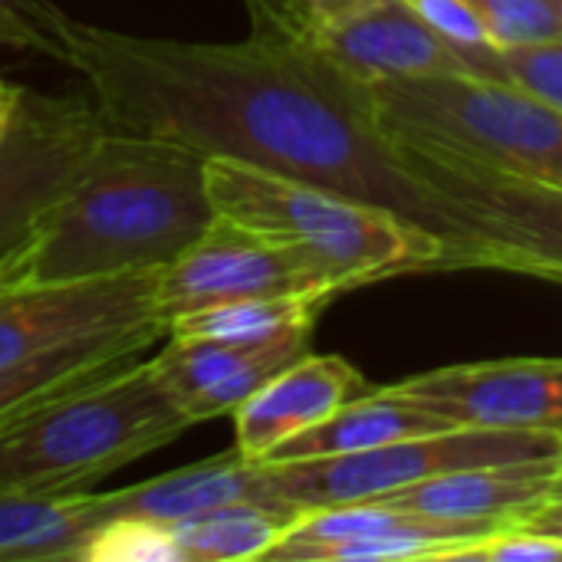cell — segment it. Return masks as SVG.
Instances as JSON below:
<instances>
[{"instance_id": "obj_1", "label": "cell", "mask_w": 562, "mask_h": 562, "mask_svg": "<svg viewBox=\"0 0 562 562\" xmlns=\"http://www.w3.org/2000/svg\"><path fill=\"white\" fill-rule=\"evenodd\" d=\"M66 66L86 79L109 132L178 142L375 204L448 240L461 270H501L474 221L375 125L362 86L280 26L250 23L237 43H188L72 20Z\"/></svg>"}, {"instance_id": "obj_2", "label": "cell", "mask_w": 562, "mask_h": 562, "mask_svg": "<svg viewBox=\"0 0 562 562\" xmlns=\"http://www.w3.org/2000/svg\"><path fill=\"white\" fill-rule=\"evenodd\" d=\"M207 155L109 132L82 175L0 254V290L158 270L211 224Z\"/></svg>"}, {"instance_id": "obj_3", "label": "cell", "mask_w": 562, "mask_h": 562, "mask_svg": "<svg viewBox=\"0 0 562 562\" xmlns=\"http://www.w3.org/2000/svg\"><path fill=\"white\" fill-rule=\"evenodd\" d=\"M204 184L217 217L310 254L346 290L395 273L461 270L438 234L306 181L234 158H207Z\"/></svg>"}, {"instance_id": "obj_4", "label": "cell", "mask_w": 562, "mask_h": 562, "mask_svg": "<svg viewBox=\"0 0 562 562\" xmlns=\"http://www.w3.org/2000/svg\"><path fill=\"white\" fill-rule=\"evenodd\" d=\"M375 125L395 145L562 184V112L517 86L471 72L359 82Z\"/></svg>"}, {"instance_id": "obj_5", "label": "cell", "mask_w": 562, "mask_h": 562, "mask_svg": "<svg viewBox=\"0 0 562 562\" xmlns=\"http://www.w3.org/2000/svg\"><path fill=\"white\" fill-rule=\"evenodd\" d=\"M191 428L151 362L72 392L0 435V494L82 491Z\"/></svg>"}, {"instance_id": "obj_6", "label": "cell", "mask_w": 562, "mask_h": 562, "mask_svg": "<svg viewBox=\"0 0 562 562\" xmlns=\"http://www.w3.org/2000/svg\"><path fill=\"white\" fill-rule=\"evenodd\" d=\"M562 458V435L557 431H510V428H471L458 425L435 435L392 441L369 451L303 458V461H260L263 474L280 501L300 517L306 510L375 501L392 491L491 464H520Z\"/></svg>"}, {"instance_id": "obj_7", "label": "cell", "mask_w": 562, "mask_h": 562, "mask_svg": "<svg viewBox=\"0 0 562 562\" xmlns=\"http://www.w3.org/2000/svg\"><path fill=\"white\" fill-rule=\"evenodd\" d=\"M346 286L310 254L214 217V224L171 263L158 267L155 316L171 323L178 316L293 293H342Z\"/></svg>"}, {"instance_id": "obj_8", "label": "cell", "mask_w": 562, "mask_h": 562, "mask_svg": "<svg viewBox=\"0 0 562 562\" xmlns=\"http://www.w3.org/2000/svg\"><path fill=\"white\" fill-rule=\"evenodd\" d=\"M109 135L86 95H49L23 89L0 132V254L82 175Z\"/></svg>"}, {"instance_id": "obj_9", "label": "cell", "mask_w": 562, "mask_h": 562, "mask_svg": "<svg viewBox=\"0 0 562 562\" xmlns=\"http://www.w3.org/2000/svg\"><path fill=\"white\" fill-rule=\"evenodd\" d=\"M395 148L422 181L474 221L494 244L501 270L562 280V184L527 181L412 145Z\"/></svg>"}, {"instance_id": "obj_10", "label": "cell", "mask_w": 562, "mask_h": 562, "mask_svg": "<svg viewBox=\"0 0 562 562\" xmlns=\"http://www.w3.org/2000/svg\"><path fill=\"white\" fill-rule=\"evenodd\" d=\"M244 3L250 23L293 33L352 82L468 72L461 49L445 43L405 0H369L329 16H296L270 0Z\"/></svg>"}, {"instance_id": "obj_11", "label": "cell", "mask_w": 562, "mask_h": 562, "mask_svg": "<svg viewBox=\"0 0 562 562\" xmlns=\"http://www.w3.org/2000/svg\"><path fill=\"white\" fill-rule=\"evenodd\" d=\"M158 270L0 290V366L155 316Z\"/></svg>"}, {"instance_id": "obj_12", "label": "cell", "mask_w": 562, "mask_h": 562, "mask_svg": "<svg viewBox=\"0 0 562 562\" xmlns=\"http://www.w3.org/2000/svg\"><path fill=\"white\" fill-rule=\"evenodd\" d=\"M454 425L562 435V359H501L422 372L389 385Z\"/></svg>"}, {"instance_id": "obj_13", "label": "cell", "mask_w": 562, "mask_h": 562, "mask_svg": "<svg viewBox=\"0 0 562 562\" xmlns=\"http://www.w3.org/2000/svg\"><path fill=\"white\" fill-rule=\"evenodd\" d=\"M313 329L290 333L270 342H217V339H175L158 356H148L151 372L191 422L234 415L257 389L280 369L310 352Z\"/></svg>"}, {"instance_id": "obj_14", "label": "cell", "mask_w": 562, "mask_h": 562, "mask_svg": "<svg viewBox=\"0 0 562 562\" xmlns=\"http://www.w3.org/2000/svg\"><path fill=\"white\" fill-rule=\"evenodd\" d=\"M161 339H168V323L145 319L0 366V435L66 395L132 369Z\"/></svg>"}, {"instance_id": "obj_15", "label": "cell", "mask_w": 562, "mask_h": 562, "mask_svg": "<svg viewBox=\"0 0 562 562\" xmlns=\"http://www.w3.org/2000/svg\"><path fill=\"white\" fill-rule=\"evenodd\" d=\"M366 392L362 372L342 356H300L257 389L237 412V451L247 461H267L280 445L336 415Z\"/></svg>"}, {"instance_id": "obj_16", "label": "cell", "mask_w": 562, "mask_h": 562, "mask_svg": "<svg viewBox=\"0 0 562 562\" xmlns=\"http://www.w3.org/2000/svg\"><path fill=\"white\" fill-rule=\"evenodd\" d=\"M89 504L99 517L105 520H151V524H171L181 517H194L214 507L227 504H263L283 514L300 517L286 501H280L263 474L260 461H247L237 448L231 454L207 458L201 464L161 474L155 481L122 487V491H105V494H89Z\"/></svg>"}, {"instance_id": "obj_17", "label": "cell", "mask_w": 562, "mask_h": 562, "mask_svg": "<svg viewBox=\"0 0 562 562\" xmlns=\"http://www.w3.org/2000/svg\"><path fill=\"white\" fill-rule=\"evenodd\" d=\"M560 471L562 458L464 468L392 491L375 501L431 520H484L507 527L533 507H540L543 501H550Z\"/></svg>"}, {"instance_id": "obj_18", "label": "cell", "mask_w": 562, "mask_h": 562, "mask_svg": "<svg viewBox=\"0 0 562 562\" xmlns=\"http://www.w3.org/2000/svg\"><path fill=\"white\" fill-rule=\"evenodd\" d=\"M448 428H458V425L415 398L395 395L389 389H366L362 395L349 398L326 422H319L310 431L280 445L267 461L352 454V451H369V448H382L392 441L435 435V431H448Z\"/></svg>"}, {"instance_id": "obj_19", "label": "cell", "mask_w": 562, "mask_h": 562, "mask_svg": "<svg viewBox=\"0 0 562 562\" xmlns=\"http://www.w3.org/2000/svg\"><path fill=\"white\" fill-rule=\"evenodd\" d=\"M95 527L89 491L0 494V562H76Z\"/></svg>"}, {"instance_id": "obj_20", "label": "cell", "mask_w": 562, "mask_h": 562, "mask_svg": "<svg viewBox=\"0 0 562 562\" xmlns=\"http://www.w3.org/2000/svg\"><path fill=\"white\" fill-rule=\"evenodd\" d=\"M296 524L293 514L263 504H227L165 524L175 562L263 560V553Z\"/></svg>"}, {"instance_id": "obj_21", "label": "cell", "mask_w": 562, "mask_h": 562, "mask_svg": "<svg viewBox=\"0 0 562 562\" xmlns=\"http://www.w3.org/2000/svg\"><path fill=\"white\" fill-rule=\"evenodd\" d=\"M329 293H293V296H257L207 306L168 323L175 339H217V342H270L290 333L316 326Z\"/></svg>"}, {"instance_id": "obj_22", "label": "cell", "mask_w": 562, "mask_h": 562, "mask_svg": "<svg viewBox=\"0 0 562 562\" xmlns=\"http://www.w3.org/2000/svg\"><path fill=\"white\" fill-rule=\"evenodd\" d=\"M471 76L497 79L562 112V40L530 46H477L461 49Z\"/></svg>"}, {"instance_id": "obj_23", "label": "cell", "mask_w": 562, "mask_h": 562, "mask_svg": "<svg viewBox=\"0 0 562 562\" xmlns=\"http://www.w3.org/2000/svg\"><path fill=\"white\" fill-rule=\"evenodd\" d=\"M487 46H530L562 40V0H468Z\"/></svg>"}, {"instance_id": "obj_24", "label": "cell", "mask_w": 562, "mask_h": 562, "mask_svg": "<svg viewBox=\"0 0 562 562\" xmlns=\"http://www.w3.org/2000/svg\"><path fill=\"white\" fill-rule=\"evenodd\" d=\"M69 23L53 0H0V43L69 63Z\"/></svg>"}, {"instance_id": "obj_25", "label": "cell", "mask_w": 562, "mask_h": 562, "mask_svg": "<svg viewBox=\"0 0 562 562\" xmlns=\"http://www.w3.org/2000/svg\"><path fill=\"white\" fill-rule=\"evenodd\" d=\"M451 560H487V562H550L562 560V540L524 530L517 524H507L494 530L491 537L458 550Z\"/></svg>"}, {"instance_id": "obj_26", "label": "cell", "mask_w": 562, "mask_h": 562, "mask_svg": "<svg viewBox=\"0 0 562 562\" xmlns=\"http://www.w3.org/2000/svg\"><path fill=\"white\" fill-rule=\"evenodd\" d=\"M445 43L458 49L487 46V33L468 0H405Z\"/></svg>"}, {"instance_id": "obj_27", "label": "cell", "mask_w": 562, "mask_h": 562, "mask_svg": "<svg viewBox=\"0 0 562 562\" xmlns=\"http://www.w3.org/2000/svg\"><path fill=\"white\" fill-rule=\"evenodd\" d=\"M514 524L524 527V530H533V533H543V537L562 540V501L550 497V501H543L540 507H533L530 514H524V517L514 520Z\"/></svg>"}, {"instance_id": "obj_28", "label": "cell", "mask_w": 562, "mask_h": 562, "mask_svg": "<svg viewBox=\"0 0 562 562\" xmlns=\"http://www.w3.org/2000/svg\"><path fill=\"white\" fill-rule=\"evenodd\" d=\"M270 3H277V7H283L286 13H296V16H329V13L362 7L369 0H270Z\"/></svg>"}, {"instance_id": "obj_29", "label": "cell", "mask_w": 562, "mask_h": 562, "mask_svg": "<svg viewBox=\"0 0 562 562\" xmlns=\"http://www.w3.org/2000/svg\"><path fill=\"white\" fill-rule=\"evenodd\" d=\"M20 86H13V82H7L3 76H0V132L7 128V122H10V115H13V109H16V102H20Z\"/></svg>"}, {"instance_id": "obj_30", "label": "cell", "mask_w": 562, "mask_h": 562, "mask_svg": "<svg viewBox=\"0 0 562 562\" xmlns=\"http://www.w3.org/2000/svg\"><path fill=\"white\" fill-rule=\"evenodd\" d=\"M550 497H557V501H562V471L557 474V481H553V491H550Z\"/></svg>"}]
</instances>
